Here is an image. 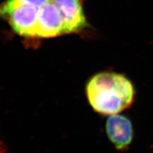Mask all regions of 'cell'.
Wrapping results in <instances>:
<instances>
[{
  "label": "cell",
  "mask_w": 153,
  "mask_h": 153,
  "mask_svg": "<svg viewBox=\"0 0 153 153\" xmlns=\"http://www.w3.org/2000/svg\"><path fill=\"white\" fill-rule=\"evenodd\" d=\"M62 16L65 34L78 33L88 26L82 0H51Z\"/></svg>",
  "instance_id": "3"
},
{
  "label": "cell",
  "mask_w": 153,
  "mask_h": 153,
  "mask_svg": "<svg viewBox=\"0 0 153 153\" xmlns=\"http://www.w3.org/2000/svg\"><path fill=\"white\" fill-rule=\"evenodd\" d=\"M108 139L118 150L128 148L133 140V130L128 118L119 114L111 115L106 123Z\"/></svg>",
  "instance_id": "5"
},
{
  "label": "cell",
  "mask_w": 153,
  "mask_h": 153,
  "mask_svg": "<svg viewBox=\"0 0 153 153\" xmlns=\"http://www.w3.org/2000/svg\"><path fill=\"white\" fill-rule=\"evenodd\" d=\"M86 94L96 112L111 116L131 106L135 89L131 82L123 74L102 72L94 74L88 81Z\"/></svg>",
  "instance_id": "1"
},
{
  "label": "cell",
  "mask_w": 153,
  "mask_h": 153,
  "mask_svg": "<svg viewBox=\"0 0 153 153\" xmlns=\"http://www.w3.org/2000/svg\"><path fill=\"white\" fill-rule=\"evenodd\" d=\"M63 34L65 30L62 16L57 7L50 0L38 10L36 38H54Z\"/></svg>",
  "instance_id": "4"
},
{
  "label": "cell",
  "mask_w": 153,
  "mask_h": 153,
  "mask_svg": "<svg viewBox=\"0 0 153 153\" xmlns=\"http://www.w3.org/2000/svg\"><path fill=\"white\" fill-rule=\"evenodd\" d=\"M38 10L31 6L19 5L6 0L0 4V18L7 21L16 34L33 38H36Z\"/></svg>",
  "instance_id": "2"
},
{
  "label": "cell",
  "mask_w": 153,
  "mask_h": 153,
  "mask_svg": "<svg viewBox=\"0 0 153 153\" xmlns=\"http://www.w3.org/2000/svg\"><path fill=\"white\" fill-rule=\"evenodd\" d=\"M13 3L19 5H27L39 9L42 6L49 2L50 0H11Z\"/></svg>",
  "instance_id": "6"
}]
</instances>
